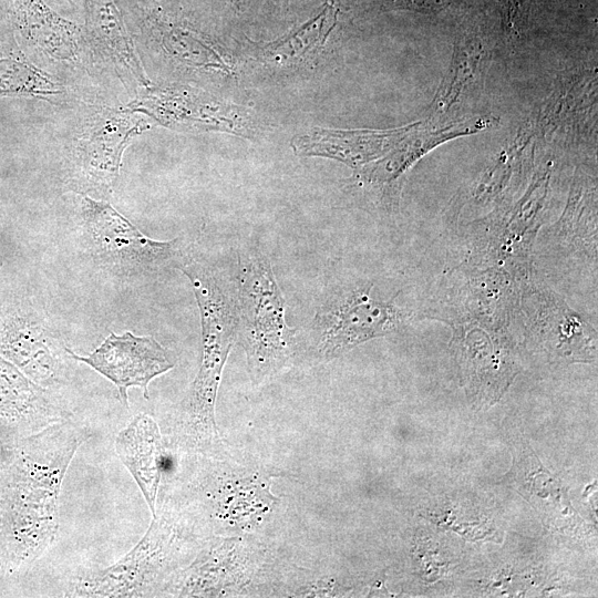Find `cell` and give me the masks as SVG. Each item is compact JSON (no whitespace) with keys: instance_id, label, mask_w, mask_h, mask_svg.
I'll use <instances>...</instances> for the list:
<instances>
[{"instance_id":"1","label":"cell","mask_w":598,"mask_h":598,"mask_svg":"<svg viewBox=\"0 0 598 598\" xmlns=\"http://www.w3.org/2000/svg\"><path fill=\"white\" fill-rule=\"evenodd\" d=\"M90 430L72 417L32 434L13 464L14 483L10 527L17 561L32 560L52 543L58 532V499L66 470Z\"/></svg>"},{"instance_id":"2","label":"cell","mask_w":598,"mask_h":598,"mask_svg":"<svg viewBox=\"0 0 598 598\" xmlns=\"http://www.w3.org/2000/svg\"><path fill=\"white\" fill-rule=\"evenodd\" d=\"M176 268L189 280L200 316L202 358L183 402V421L196 441L217 437L215 402L224 365L237 340L236 296L204 260L183 255Z\"/></svg>"},{"instance_id":"3","label":"cell","mask_w":598,"mask_h":598,"mask_svg":"<svg viewBox=\"0 0 598 598\" xmlns=\"http://www.w3.org/2000/svg\"><path fill=\"white\" fill-rule=\"evenodd\" d=\"M237 259V340L251 380L260 383L289 364L296 334L286 322V302L267 256L251 246L240 249Z\"/></svg>"},{"instance_id":"4","label":"cell","mask_w":598,"mask_h":598,"mask_svg":"<svg viewBox=\"0 0 598 598\" xmlns=\"http://www.w3.org/2000/svg\"><path fill=\"white\" fill-rule=\"evenodd\" d=\"M80 215L91 254L118 276L137 277L176 267L186 251L178 238L147 237L104 199L81 195Z\"/></svg>"},{"instance_id":"5","label":"cell","mask_w":598,"mask_h":598,"mask_svg":"<svg viewBox=\"0 0 598 598\" xmlns=\"http://www.w3.org/2000/svg\"><path fill=\"white\" fill-rule=\"evenodd\" d=\"M372 286L331 295L311 322L318 355L330 361L352 348L389 334L406 319L400 307L372 296Z\"/></svg>"},{"instance_id":"6","label":"cell","mask_w":598,"mask_h":598,"mask_svg":"<svg viewBox=\"0 0 598 598\" xmlns=\"http://www.w3.org/2000/svg\"><path fill=\"white\" fill-rule=\"evenodd\" d=\"M151 126L144 114L130 109L94 115L73 151L71 187L96 199L107 197L120 175L125 148Z\"/></svg>"},{"instance_id":"7","label":"cell","mask_w":598,"mask_h":598,"mask_svg":"<svg viewBox=\"0 0 598 598\" xmlns=\"http://www.w3.org/2000/svg\"><path fill=\"white\" fill-rule=\"evenodd\" d=\"M0 351L44 389H56L66 381L68 347L30 302L0 305Z\"/></svg>"},{"instance_id":"8","label":"cell","mask_w":598,"mask_h":598,"mask_svg":"<svg viewBox=\"0 0 598 598\" xmlns=\"http://www.w3.org/2000/svg\"><path fill=\"white\" fill-rule=\"evenodd\" d=\"M175 528L164 515L153 516L144 537L117 563L83 578L74 592L81 597H140L164 569Z\"/></svg>"},{"instance_id":"9","label":"cell","mask_w":598,"mask_h":598,"mask_svg":"<svg viewBox=\"0 0 598 598\" xmlns=\"http://www.w3.org/2000/svg\"><path fill=\"white\" fill-rule=\"evenodd\" d=\"M127 109L183 132L219 131L241 134L248 125L238 107L184 86L148 89Z\"/></svg>"},{"instance_id":"10","label":"cell","mask_w":598,"mask_h":598,"mask_svg":"<svg viewBox=\"0 0 598 598\" xmlns=\"http://www.w3.org/2000/svg\"><path fill=\"white\" fill-rule=\"evenodd\" d=\"M70 357L90 365L110 380L117 389L122 404L127 409L128 389L138 386L148 399L150 382L169 371L174 363L166 350L151 336H135L131 331L121 334L111 332L89 355L75 354L68 348Z\"/></svg>"},{"instance_id":"11","label":"cell","mask_w":598,"mask_h":598,"mask_svg":"<svg viewBox=\"0 0 598 598\" xmlns=\"http://www.w3.org/2000/svg\"><path fill=\"white\" fill-rule=\"evenodd\" d=\"M133 12L138 24L162 53L173 63L199 72L230 75V58L210 35L159 6L136 3Z\"/></svg>"},{"instance_id":"12","label":"cell","mask_w":598,"mask_h":598,"mask_svg":"<svg viewBox=\"0 0 598 598\" xmlns=\"http://www.w3.org/2000/svg\"><path fill=\"white\" fill-rule=\"evenodd\" d=\"M13 29L32 50L61 62H76L84 31L63 18L43 0H7Z\"/></svg>"},{"instance_id":"13","label":"cell","mask_w":598,"mask_h":598,"mask_svg":"<svg viewBox=\"0 0 598 598\" xmlns=\"http://www.w3.org/2000/svg\"><path fill=\"white\" fill-rule=\"evenodd\" d=\"M83 31L86 43L114 66L124 83L127 78L140 87H152L115 0H84Z\"/></svg>"},{"instance_id":"14","label":"cell","mask_w":598,"mask_h":598,"mask_svg":"<svg viewBox=\"0 0 598 598\" xmlns=\"http://www.w3.org/2000/svg\"><path fill=\"white\" fill-rule=\"evenodd\" d=\"M410 131L312 130L296 136L292 148L298 155L330 157L357 167L396 147Z\"/></svg>"},{"instance_id":"15","label":"cell","mask_w":598,"mask_h":598,"mask_svg":"<svg viewBox=\"0 0 598 598\" xmlns=\"http://www.w3.org/2000/svg\"><path fill=\"white\" fill-rule=\"evenodd\" d=\"M115 450L136 481L154 516L163 465L162 440L156 422L144 413L135 415L117 434Z\"/></svg>"},{"instance_id":"16","label":"cell","mask_w":598,"mask_h":598,"mask_svg":"<svg viewBox=\"0 0 598 598\" xmlns=\"http://www.w3.org/2000/svg\"><path fill=\"white\" fill-rule=\"evenodd\" d=\"M0 411L20 419L33 434L71 417L48 389L28 379L1 358Z\"/></svg>"},{"instance_id":"17","label":"cell","mask_w":598,"mask_h":598,"mask_svg":"<svg viewBox=\"0 0 598 598\" xmlns=\"http://www.w3.org/2000/svg\"><path fill=\"white\" fill-rule=\"evenodd\" d=\"M339 10L326 0L319 12L302 24L269 42L249 41L256 55L276 66H297L316 56L338 22Z\"/></svg>"},{"instance_id":"18","label":"cell","mask_w":598,"mask_h":598,"mask_svg":"<svg viewBox=\"0 0 598 598\" xmlns=\"http://www.w3.org/2000/svg\"><path fill=\"white\" fill-rule=\"evenodd\" d=\"M63 92L58 79L34 65L19 49L0 50V97H37L52 102Z\"/></svg>"},{"instance_id":"19","label":"cell","mask_w":598,"mask_h":598,"mask_svg":"<svg viewBox=\"0 0 598 598\" xmlns=\"http://www.w3.org/2000/svg\"><path fill=\"white\" fill-rule=\"evenodd\" d=\"M480 59L477 42L467 40L456 48L453 66L439 93V105L448 106L462 91L470 76L473 74Z\"/></svg>"},{"instance_id":"20","label":"cell","mask_w":598,"mask_h":598,"mask_svg":"<svg viewBox=\"0 0 598 598\" xmlns=\"http://www.w3.org/2000/svg\"><path fill=\"white\" fill-rule=\"evenodd\" d=\"M450 0H392V6L394 8L423 10L441 9Z\"/></svg>"},{"instance_id":"21","label":"cell","mask_w":598,"mask_h":598,"mask_svg":"<svg viewBox=\"0 0 598 598\" xmlns=\"http://www.w3.org/2000/svg\"><path fill=\"white\" fill-rule=\"evenodd\" d=\"M233 8L236 10H241L245 3V0H226Z\"/></svg>"},{"instance_id":"22","label":"cell","mask_w":598,"mask_h":598,"mask_svg":"<svg viewBox=\"0 0 598 598\" xmlns=\"http://www.w3.org/2000/svg\"><path fill=\"white\" fill-rule=\"evenodd\" d=\"M275 4L279 6V7H283V6H287L289 0H271Z\"/></svg>"},{"instance_id":"23","label":"cell","mask_w":598,"mask_h":598,"mask_svg":"<svg viewBox=\"0 0 598 598\" xmlns=\"http://www.w3.org/2000/svg\"><path fill=\"white\" fill-rule=\"evenodd\" d=\"M56 1L68 3L70 7H74V6H75L74 0H56Z\"/></svg>"}]
</instances>
